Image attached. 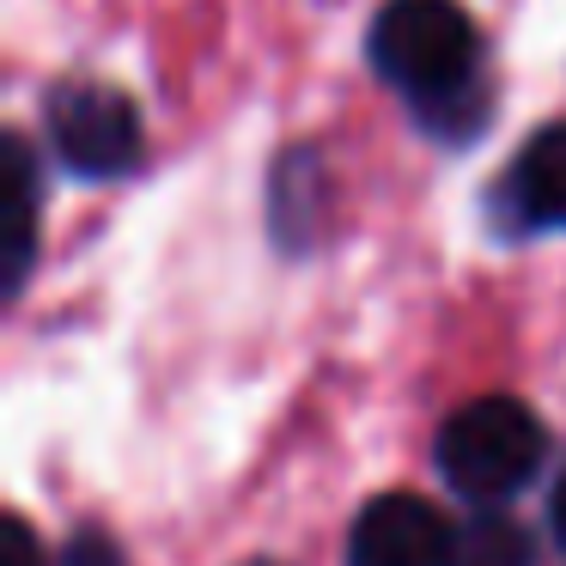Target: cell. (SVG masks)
<instances>
[{
	"mask_svg": "<svg viewBox=\"0 0 566 566\" xmlns=\"http://www.w3.org/2000/svg\"><path fill=\"white\" fill-rule=\"evenodd\" d=\"M366 55L378 80H390L432 116L475 86V19L457 0H384Z\"/></svg>",
	"mask_w": 566,
	"mask_h": 566,
	"instance_id": "6da1fadb",
	"label": "cell"
},
{
	"mask_svg": "<svg viewBox=\"0 0 566 566\" xmlns=\"http://www.w3.org/2000/svg\"><path fill=\"white\" fill-rule=\"evenodd\" d=\"M542 451H548V432L517 396H475L439 432L444 481L475 505H500L517 488H530V475L542 469Z\"/></svg>",
	"mask_w": 566,
	"mask_h": 566,
	"instance_id": "7a4b0ae2",
	"label": "cell"
},
{
	"mask_svg": "<svg viewBox=\"0 0 566 566\" xmlns=\"http://www.w3.org/2000/svg\"><path fill=\"white\" fill-rule=\"evenodd\" d=\"M50 147L74 177H123L140 159L135 98L98 80H74L50 98Z\"/></svg>",
	"mask_w": 566,
	"mask_h": 566,
	"instance_id": "3957f363",
	"label": "cell"
},
{
	"mask_svg": "<svg viewBox=\"0 0 566 566\" xmlns=\"http://www.w3.org/2000/svg\"><path fill=\"white\" fill-rule=\"evenodd\" d=\"M457 524L420 493H378L347 530V566H451Z\"/></svg>",
	"mask_w": 566,
	"mask_h": 566,
	"instance_id": "277c9868",
	"label": "cell"
},
{
	"mask_svg": "<svg viewBox=\"0 0 566 566\" xmlns=\"http://www.w3.org/2000/svg\"><path fill=\"white\" fill-rule=\"evenodd\" d=\"M505 208L524 226L566 232V123H548L536 128V140H524L505 171Z\"/></svg>",
	"mask_w": 566,
	"mask_h": 566,
	"instance_id": "5b68a950",
	"label": "cell"
},
{
	"mask_svg": "<svg viewBox=\"0 0 566 566\" xmlns=\"http://www.w3.org/2000/svg\"><path fill=\"white\" fill-rule=\"evenodd\" d=\"M31 250H38V153L25 135H7V286L25 281Z\"/></svg>",
	"mask_w": 566,
	"mask_h": 566,
	"instance_id": "8992f818",
	"label": "cell"
},
{
	"mask_svg": "<svg viewBox=\"0 0 566 566\" xmlns=\"http://www.w3.org/2000/svg\"><path fill=\"white\" fill-rule=\"evenodd\" d=\"M451 566H536V542L517 517L481 505L475 517H463L451 536Z\"/></svg>",
	"mask_w": 566,
	"mask_h": 566,
	"instance_id": "52a82bcc",
	"label": "cell"
},
{
	"mask_svg": "<svg viewBox=\"0 0 566 566\" xmlns=\"http://www.w3.org/2000/svg\"><path fill=\"white\" fill-rule=\"evenodd\" d=\"M0 566H50V554H43L38 530L25 517H7L0 524Z\"/></svg>",
	"mask_w": 566,
	"mask_h": 566,
	"instance_id": "ba28073f",
	"label": "cell"
},
{
	"mask_svg": "<svg viewBox=\"0 0 566 566\" xmlns=\"http://www.w3.org/2000/svg\"><path fill=\"white\" fill-rule=\"evenodd\" d=\"M548 524H554V542L566 548V475L554 481V493H548Z\"/></svg>",
	"mask_w": 566,
	"mask_h": 566,
	"instance_id": "9c48e42d",
	"label": "cell"
},
{
	"mask_svg": "<svg viewBox=\"0 0 566 566\" xmlns=\"http://www.w3.org/2000/svg\"><path fill=\"white\" fill-rule=\"evenodd\" d=\"M244 566H286V560H244Z\"/></svg>",
	"mask_w": 566,
	"mask_h": 566,
	"instance_id": "30bf717a",
	"label": "cell"
}]
</instances>
